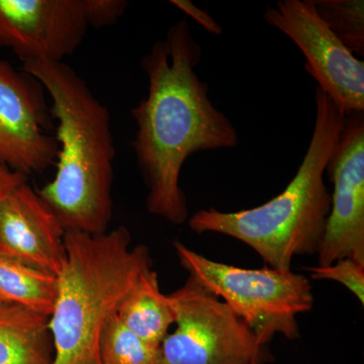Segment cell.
I'll return each mask as SVG.
<instances>
[{
    "instance_id": "cell-10",
    "label": "cell",
    "mask_w": 364,
    "mask_h": 364,
    "mask_svg": "<svg viewBox=\"0 0 364 364\" xmlns=\"http://www.w3.org/2000/svg\"><path fill=\"white\" fill-rule=\"evenodd\" d=\"M88 26L85 0H0V46L23 64L63 62Z\"/></svg>"
},
{
    "instance_id": "cell-7",
    "label": "cell",
    "mask_w": 364,
    "mask_h": 364,
    "mask_svg": "<svg viewBox=\"0 0 364 364\" xmlns=\"http://www.w3.org/2000/svg\"><path fill=\"white\" fill-rule=\"evenodd\" d=\"M306 57V71L345 114L364 112V62L356 58L316 13L311 0H282L264 13Z\"/></svg>"
},
{
    "instance_id": "cell-6",
    "label": "cell",
    "mask_w": 364,
    "mask_h": 364,
    "mask_svg": "<svg viewBox=\"0 0 364 364\" xmlns=\"http://www.w3.org/2000/svg\"><path fill=\"white\" fill-rule=\"evenodd\" d=\"M176 329L159 347V364H251L267 360L261 343L221 299L188 277L169 294Z\"/></svg>"
},
{
    "instance_id": "cell-3",
    "label": "cell",
    "mask_w": 364,
    "mask_h": 364,
    "mask_svg": "<svg viewBox=\"0 0 364 364\" xmlns=\"http://www.w3.org/2000/svg\"><path fill=\"white\" fill-rule=\"evenodd\" d=\"M312 138L293 181L259 207L226 213L198 210L188 220L196 234L219 233L243 242L268 267L291 270L296 256L317 254L331 210L324 176L344 126L345 114L316 88Z\"/></svg>"
},
{
    "instance_id": "cell-4",
    "label": "cell",
    "mask_w": 364,
    "mask_h": 364,
    "mask_svg": "<svg viewBox=\"0 0 364 364\" xmlns=\"http://www.w3.org/2000/svg\"><path fill=\"white\" fill-rule=\"evenodd\" d=\"M126 227L91 235H64L65 257L57 274L58 294L50 330L52 364H100L98 338L139 277L152 268L147 246L131 247Z\"/></svg>"
},
{
    "instance_id": "cell-1",
    "label": "cell",
    "mask_w": 364,
    "mask_h": 364,
    "mask_svg": "<svg viewBox=\"0 0 364 364\" xmlns=\"http://www.w3.org/2000/svg\"><path fill=\"white\" fill-rule=\"evenodd\" d=\"M202 53L188 21H177L141 61L149 86L132 109L136 124L132 145L148 188V212L173 225L188 219L179 186L184 162L195 153L239 143L234 124L213 105L207 83L196 74Z\"/></svg>"
},
{
    "instance_id": "cell-18",
    "label": "cell",
    "mask_w": 364,
    "mask_h": 364,
    "mask_svg": "<svg viewBox=\"0 0 364 364\" xmlns=\"http://www.w3.org/2000/svg\"><path fill=\"white\" fill-rule=\"evenodd\" d=\"M88 26H111L123 16L128 2L124 0H85Z\"/></svg>"
},
{
    "instance_id": "cell-15",
    "label": "cell",
    "mask_w": 364,
    "mask_h": 364,
    "mask_svg": "<svg viewBox=\"0 0 364 364\" xmlns=\"http://www.w3.org/2000/svg\"><path fill=\"white\" fill-rule=\"evenodd\" d=\"M100 364H159V348L139 338L117 314L107 318L98 338Z\"/></svg>"
},
{
    "instance_id": "cell-13",
    "label": "cell",
    "mask_w": 364,
    "mask_h": 364,
    "mask_svg": "<svg viewBox=\"0 0 364 364\" xmlns=\"http://www.w3.org/2000/svg\"><path fill=\"white\" fill-rule=\"evenodd\" d=\"M117 317L139 338L159 348L176 323L168 296L160 291L158 273L146 270L127 294L117 312Z\"/></svg>"
},
{
    "instance_id": "cell-21",
    "label": "cell",
    "mask_w": 364,
    "mask_h": 364,
    "mask_svg": "<svg viewBox=\"0 0 364 364\" xmlns=\"http://www.w3.org/2000/svg\"><path fill=\"white\" fill-rule=\"evenodd\" d=\"M251 364H267V360H256L254 361L253 363Z\"/></svg>"
},
{
    "instance_id": "cell-16",
    "label": "cell",
    "mask_w": 364,
    "mask_h": 364,
    "mask_svg": "<svg viewBox=\"0 0 364 364\" xmlns=\"http://www.w3.org/2000/svg\"><path fill=\"white\" fill-rule=\"evenodd\" d=\"M316 13L352 54L364 56L363 0H311Z\"/></svg>"
},
{
    "instance_id": "cell-2",
    "label": "cell",
    "mask_w": 364,
    "mask_h": 364,
    "mask_svg": "<svg viewBox=\"0 0 364 364\" xmlns=\"http://www.w3.org/2000/svg\"><path fill=\"white\" fill-rule=\"evenodd\" d=\"M21 71L49 93L57 119L56 174L38 193L65 232L105 233L112 217L116 154L109 109L64 62H28Z\"/></svg>"
},
{
    "instance_id": "cell-17",
    "label": "cell",
    "mask_w": 364,
    "mask_h": 364,
    "mask_svg": "<svg viewBox=\"0 0 364 364\" xmlns=\"http://www.w3.org/2000/svg\"><path fill=\"white\" fill-rule=\"evenodd\" d=\"M313 279L333 280L349 289L361 305L364 304V265L351 258L335 261L326 267L310 268Z\"/></svg>"
},
{
    "instance_id": "cell-9",
    "label": "cell",
    "mask_w": 364,
    "mask_h": 364,
    "mask_svg": "<svg viewBox=\"0 0 364 364\" xmlns=\"http://www.w3.org/2000/svg\"><path fill=\"white\" fill-rule=\"evenodd\" d=\"M48 124L44 88L0 60V164L26 176L47 168L58 152Z\"/></svg>"
},
{
    "instance_id": "cell-20",
    "label": "cell",
    "mask_w": 364,
    "mask_h": 364,
    "mask_svg": "<svg viewBox=\"0 0 364 364\" xmlns=\"http://www.w3.org/2000/svg\"><path fill=\"white\" fill-rule=\"evenodd\" d=\"M28 181V176L0 164V200L14 188Z\"/></svg>"
},
{
    "instance_id": "cell-14",
    "label": "cell",
    "mask_w": 364,
    "mask_h": 364,
    "mask_svg": "<svg viewBox=\"0 0 364 364\" xmlns=\"http://www.w3.org/2000/svg\"><path fill=\"white\" fill-rule=\"evenodd\" d=\"M58 294V279L46 272L0 254V304L25 306L50 318Z\"/></svg>"
},
{
    "instance_id": "cell-12",
    "label": "cell",
    "mask_w": 364,
    "mask_h": 364,
    "mask_svg": "<svg viewBox=\"0 0 364 364\" xmlns=\"http://www.w3.org/2000/svg\"><path fill=\"white\" fill-rule=\"evenodd\" d=\"M50 318L14 304H0V364H52Z\"/></svg>"
},
{
    "instance_id": "cell-8",
    "label": "cell",
    "mask_w": 364,
    "mask_h": 364,
    "mask_svg": "<svg viewBox=\"0 0 364 364\" xmlns=\"http://www.w3.org/2000/svg\"><path fill=\"white\" fill-rule=\"evenodd\" d=\"M326 173L334 188L318 267L344 258L364 265V112L345 114Z\"/></svg>"
},
{
    "instance_id": "cell-19",
    "label": "cell",
    "mask_w": 364,
    "mask_h": 364,
    "mask_svg": "<svg viewBox=\"0 0 364 364\" xmlns=\"http://www.w3.org/2000/svg\"><path fill=\"white\" fill-rule=\"evenodd\" d=\"M171 2L173 6L178 7L181 11H183L184 14L193 18V20L198 21L200 26H203L205 30H207L208 33H214V35H221L223 28L219 23H217L203 9L200 7L196 6L193 2L189 0H172Z\"/></svg>"
},
{
    "instance_id": "cell-5",
    "label": "cell",
    "mask_w": 364,
    "mask_h": 364,
    "mask_svg": "<svg viewBox=\"0 0 364 364\" xmlns=\"http://www.w3.org/2000/svg\"><path fill=\"white\" fill-rule=\"evenodd\" d=\"M179 263L230 309L267 345L277 334L299 337L298 317L312 310L313 287L303 274L272 267L246 269L208 259L173 243Z\"/></svg>"
},
{
    "instance_id": "cell-11",
    "label": "cell",
    "mask_w": 364,
    "mask_h": 364,
    "mask_svg": "<svg viewBox=\"0 0 364 364\" xmlns=\"http://www.w3.org/2000/svg\"><path fill=\"white\" fill-rule=\"evenodd\" d=\"M65 230L45 200L28 184L0 200V254L58 274L65 257Z\"/></svg>"
}]
</instances>
